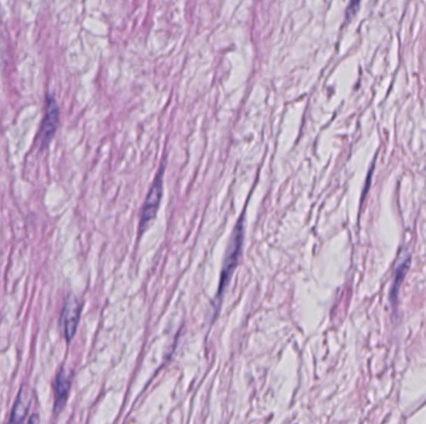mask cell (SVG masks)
Wrapping results in <instances>:
<instances>
[{
  "label": "cell",
  "mask_w": 426,
  "mask_h": 424,
  "mask_svg": "<svg viewBox=\"0 0 426 424\" xmlns=\"http://www.w3.org/2000/svg\"><path fill=\"white\" fill-rule=\"evenodd\" d=\"M59 119H60V112H59V106H57V101H55L54 97L48 95V97H46L45 117L43 119L39 132V143L41 149H45L49 146L52 137L57 133Z\"/></svg>",
  "instance_id": "4"
},
{
  "label": "cell",
  "mask_w": 426,
  "mask_h": 424,
  "mask_svg": "<svg viewBox=\"0 0 426 424\" xmlns=\"http://www.w3.org/2000/svg\"><path fill=\"white\" fill-rule=\"evenodd\" d=\"M243 242H245V215L239 218L237 226L234 228L232 233V237L229 240L225 261H223V268H222L221 279H220V286H218V293H217V307H220L222 296L225 294L226 288L229 285V282L232 279V274L236 268L239 265L242 250H243Z\"/></svg>",
  "instance_id": "1"
},
{
  "label": "cell",
  "mask_w": 426,
  "mask_h": 424,
  "mask_svg": "<svg viewBox=\"0 0 426 424\" xmlns=\"http://www.w3.org/2000/svg\"><path fill=\"white\" fill-rule=\"evenodd\" d=\"M81 310H83V302L75 295H69L64 302L63 312L60 317V323L63 326L64 335L68 342H71V339H74L76 334Z\"/></svg>",
  "instance_id": "3"
},
{
  "label": "cell",
  "mask_w": 426,
  "mask_h": 424,
  "mask_svg": "<svg viewBox=\"0 0 426 424\" xmlns=\"http://www.w3.org/2000/svg\"><path fill=\"white\" fill-rule=\"evenodd\" d=\"M410 266V258H406L405 261L398 266V270H397V277H395V280H394V283H392V300L394 301L395 298H397V295L399 293V288H400V284L404 280V277L406 275V272L409 270Z\"/></svg>",
  "instance_id": "7"
},
{
  "label": "cell",
  "mask_w": 426,
  "mask_h": 424,
  "mask_svg": "<svg viewBox=\"0 0 426 424\" xmlns=\"http://www.w3.org/2000/svg\"><path fill=\"white\" fill-rule=\"evenodd\" d=\"M38 421H39V418H36V417L29 419V422H38Z\"/></svg>",
  "instance_id": "8"
},
{
  "label": "cell",
  "mask_w": 426,
  "mask_h": 424,
  "mask_svg": "<svg viewBox=\"0 0 426 424\" xmlns=\"http://www.w3.org/2000/svg\"><path fill=\"white\" fill-rule=\"evenodd\" d=\"M164 175H165V163H162L161 166L159 173L155 178L154 184L150 189L145 204H143L141 221H140V233H143L148 229L159 212V203H161L162 193H164Z\"/></svg>",
  "instance_id": "2"
},
{
  "label": "cell",
  "mask_w": 426,
  "mask_h": 424,
  "mask_svg": "<svg viewBox=\"0 0 426 424\" xmlns=\"http://www.w3.org/2000/svg\"><path fill=\"white\" fill-rule=\"evenodd\" d=\"M73 371L70 368L62 367L57 376L55 382V404H54V412L60 413L65 403L68 401L69 393L73 385Z\"/></svg>",
  "instance_id": "5"
},
{
  "label": "cell",
  "mask_w": 426,
  "mask_h": 424,
  "mask_svg": "<svg viewBox=\"0 0 426 424\" xmlns=\"http://www.w3.org/2000/svg\"><path fill=\"white\" fill-rule=\"evenodd\" d=\"M34 393L28 385L22 386L17 393V401L13 407L10 422H24L28 416L29 409L31 407Z\"/></svg>",
  "instance_id": "6"
}]
</instances>
